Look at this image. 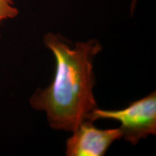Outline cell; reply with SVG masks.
Masks as SVG:
<instances>
[{
	"label": "cell",
	"mask_w": 156,
	"mask_h": 156,
	"mask_svg": "<svg viewBox=\"0 0 156 156\" xmlns=\"http://www.w3.org/2000/svg\"><path fill=\"white\" fill-rule=\"evenodd\" d=\"M44 43L55 58V74L47 87L33 94L30 103L46 114L52 129L73 132L81 123L89 121L98 107L93 92V60L102 46L95 39L72 46L61 35L52 33L45 35Z\"/></svg>",
	"instance_id": "cell-1"
},
{
	"label": "cell",
	"mask_w": 156,
	"mask_h": 156,
	"mask_svg": "<svg viewBox=\"0 0 156 156\" xmlns=\"http://www.w3.org/2000/svg\"><path fill=\"white\" fill-rule=\"evenodd\" d=\"M112 119L121 124L122 137L135 145L140 140L156 133V93L130 103L119 110H104L97 107L89 116V121Z\"/></svg>",
	"instance_id": "cell-2"
},
{
	"label": "cell",
	"mask_w": 156,
	"mask_h": 156,
	"mask_svg": "<svg viewBox=\"0 0 156 156\" xmlns=\"http://www.w3.org/2000/svg\"><path fill=\"white\" fill-rule=\"evenodd\" d=\"M66 142L67 156H102L113 142L122 137L120 128L98 129L90 121L81 123Z\"/></svg>",
	"instance_id": "cell-3"
},
{
	"label": "cell",
	"mask_w": 156,
	"mask_h": 156,
	"mask_svg": "<svg viewBox=\"0 0 156 156\" xmlns=\"http://www.w3.org/2000/svg\"><path fill=\"white\" fill-rule=\"evenodd\" d=\"M18 13L14 0H0V26L4 21L17 17Z\"/></svg>",
	"instance_id": "cell-4"
},
{
	"label": "cell",
	"mask_w": 156,
	"mask_h": 156,
	"mask_svg": "<svg viewBox=\"0 0 156 156\" xmlns=\"http://www.w3.org/2000/svg\"><path fill=\"white\" fill-rule=\"evenodd\" d=\"M136 1H137V0H133V1H132V9H133V8H134V5H135Z\"/></svg>",
	"instance_id": "cell-5"
}]
</instances>
